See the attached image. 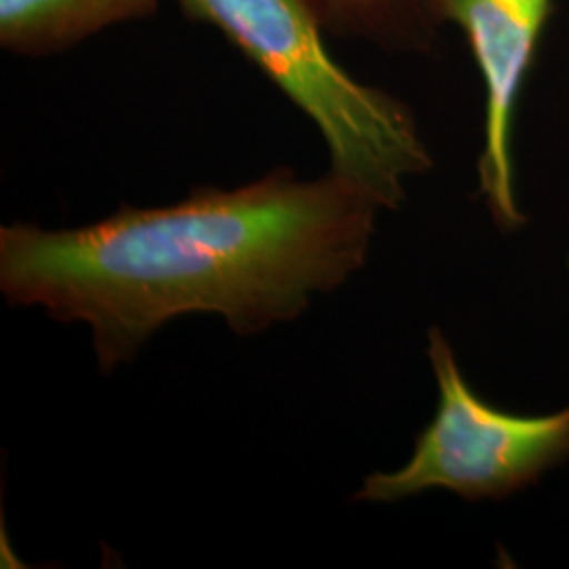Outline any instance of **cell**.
<instances>
[{
    "label": "cell",
    "mask_w": 569,
    "mask_h": 569,
    "mask_svg": "<svg viewBox=\"0 0 569 569\" xmlns=\"http://www.w3.org/2000/svg\"><path fill=\"white\" fill-rule=\"evenodd\" d=\"M327 32L359 37L390 51H427L437 23L425 0H317Z\"/></svg>",
    "instance_id": "8992f818"
},
{
    "label": "cell",
    "mask_w": 569,
    "mask_h": 569,
    "mask_svg": "<svg viewBox=\"0 0 569 569\" xmlns=\"http://www.w3.org/2000/svg\"><path fill=\"white\" fill-rule=\"evenodd\" d=\"M428 359L439 385L432 422L418 435L406 467L369 475L355 500L399 502L428 489H448L470 502L502 500L569 460V406L550 416L489 406L437 327L428 331Z\"/></svg>",
    "instance_id": "3957f363"
},
{
    "label": "cell",
    "mask_w": 569,
    "mask_h": 569,
    "mask_svg": "<svg viewBox=\"0 0 569 569\" xmlns=\"http://www.w3.org/2000/svg\"><path fill=\"white\" fill-rule=\"evenodd\" d=\"M439 26L456 23L467 37L486 84V146L479 190L502 230L526 224L515 192L512 124L555 0H425Z\"/></svg>",
    "instance_id": "277c9868"
},
{
    "label": "cell",
    "mask_w": 569,
    "mask_h": 569,
    "mask_svg": "<svg viewBox=\"0 0 569 569\" xmlns=\"http://www.w3.org/2000/svg\"><path fill=\"white\" fill-rule=\"evenodd\" d=\"M188 20L218 28L323 136L329 171L399 209L406 180L432 157L413 112L387 91L355 81L323 41L317 0H176Z\"/></svg>",
    "instance_id": "7a4b0ae2"
},
{
    "label": "cell",
    "mask_w": 569,
    "mask_h": 569,
    "mask_svg": "<svg viewBox=\"0 0 569 569\" xmlns=\"http://www.w3.org/2000/svg\"><path fill=\"white\" fill-rule=\"evenodd\" d=\"M380 209L331 171L300 180L283 167L79 228L2 226L0 291L16 308L84 323L110 373L183 315H220L239 336L296 321L363 268Z\"/></svg>",
    "instance_id": "6da1fadb"
},
{
    "label": "cell",
    "mask_w": 569,
    "mask_h": 569,
    "mask_svg": "<svg viewBox=\"0 0 569 569\" xmlns=\"http://www.w3.org/2000/svg\"><path fill=\"white\" fill-rule=\"evenodd\" d=\"M157 9L159 0H0V42L18 56H51Z\"/></svg>",
    "instance_id": "5b68a950"
}]
</instances>
